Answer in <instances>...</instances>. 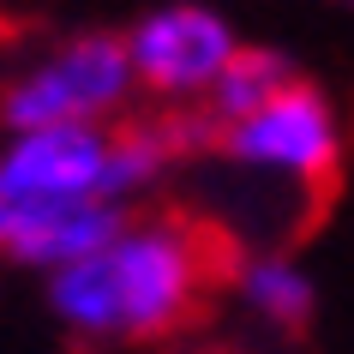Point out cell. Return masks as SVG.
I'll return each mask as SVG.
<instances>
[{
	"label": "cell",
	"mask_w": 354,
	"mask_h": 354,
	"mask_svg": "<svg viewBox=\"0 0 354 354\" xmlns=\"http://www.w3.org/2000/svg\"><path fill=\"white\" fill-rule=\"evenodd\" d=\"M138 102L120 30H73L0 78V127H120Z\"/></svg>",
	"instance_id": "2"
},
{
	"label": "cell",
	"mask_w": 354,
	"mask_h": 354,
	"mask_svg": "<svg viewBox=\"0 0 354 354\" xmlns=\"http://www.w3.org/2000/svg\"><path fill=\"white\" fill-rule=\"evenodd\" d=\"M288 84H295V60L282 55V48H252V42H246L198 114H205L210 132H216V127H228V120H246L252 109H264V102L282 96Z\"/></svg>",
	"instance_id": "8"
},
{
	"label": "cell",
	"mask_w": 354,
	"mask_h": 354,
	"mask_svg": "<svg viewBox=\"0 0 354 354\" xmlns=\"http://www.w3.org/2000/svg\"><path fill=\"white\" fill-rule=\"evenodd\" d=\"M216 282L210 228L174 210L127 216V228L91 259L48 277V313L78 342H156L174 336Z\"/></svg>",
	"instance_id": "1"
},
{
	"label": "cell",
	"mask_w": 354,
	"mask_h": 354,
	"mask_svg": "<svg viewBox=\"0 0 354 354\" xmlns=\"http://www.w3.org/2000/svg\"><path fill=\"white\" fill-rule=\"evenodd\" d=\"M132 210L91 198V205H0V259L55 277L66 264L91 259L127 228Z\"/></svg>",
	"instance_id": "6"
},
{
	"label": "cell",
	"mask_w": 354,
	"mask_h": 354,
	"mask_svg": "<svg viewBox=\"0 0 354 354\" xmlns=\"http://www.w3.org/2000/svg\"><path fill=\"white\" fill-rule=\"evenodd\" d=\"M234 288H241L246 313L264 318V324H277V330H300L318 313V282L288 252H252V259H241Z\"/></svg>",
	"instance_id": "7"
},
{
	"label": "cell",
	"mask_w": 354,
	"mask_h": 354,
	"mask_svg": "<svg viewBox=\"0 0 354 354\" xmlns=\"http://www.w3.org/2000/svg\"><path fill=\"white\" fill-rule=\"evenodd\" d=\"M109 162H114V127L6 132L0 138V205H91V198H109Z\"/></svg>",
	"instance_id": "5"
},
{
	"label": "cell",
	"mask_w": 354,
	"mask_h": 354,
	"mask_svg": "<svg viewBox=\"0 0 354 354\" xmlns=\"http://www.w3.org/2000/svg\"><path fill=\"white\" fill-rule=\"evenodd\" d=\"M210 156L318 198L342 168V114L318 84L295 78L282 96H270L246 120H228L210 132Z\"/></svg>",
	"instance_id": "3"
},
{
	"label": "cell",
	"mask_w": 354,
	"mask_h": 354,
	"mask_svg": "<svg viewBox=\"0 0 354 354\" xmlns=\"http://www.w3.org/2000/svg\"><path fill=\"white\" fill-rule=\"evenodd\" d=\"M336 6H354V0H336Z\"/></svg>",
	"instance_id": "9"
},
{
	"label": "cell",
	"mask_w": 354,
	"mask_h": 354,
	"mask_svg": "<svg viewBox=\"0 0 354 354\" xmlns=\"http://www.w3.org/2000/svg\"><path fill=\"white\" fill-rule=\"evenodd\" d=\"M138 78V96H156L168 114L205 109L246 42L210 0H156L120 30Z\"/></svg>",
	"instance_id": "4"
}]
</instances>
